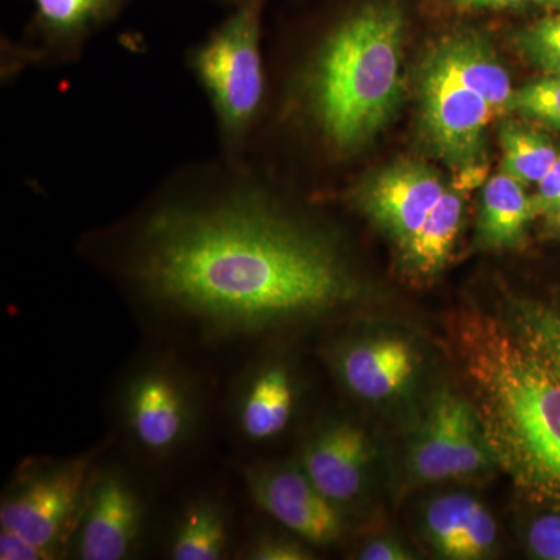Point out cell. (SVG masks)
<instances>
[{
	"mask_svg": "<svg viewBox=\"0 0 560 560\" xmlns=\"http://www.w3.org/2000/svg\"><path fill=\"white\" fill-rule=\"evenodd\" d=\"M77 254L178 348L245 345L364 290L334 231L291 208L253 161L221 154L83 232Z\"/></svg>",
	"mask_w": 560,
	"mask_h": 560,
	"instance_id": "cell-1",
	"label": "cell"
},
{
	"mask_svg": "<svg viewBox=\"0 0 560 560\" xmlns=\"http://www.w3.org/2000/svg\"><path fill=\"white\" fill-rule=\"evenodd\" d=\"M455 348L490 448L518 488L560 503V375L523 335L460 315Z\"/></svg>",
	"mask_w": 560,
	"mask_h": 560,
	"instance_id": "cell-2",
	"label": "cell"
},
{
	"mask_svg": "<svg viewBox=\"0 0 560 560\" xmlns=\"http://www.w3.org/2000/svg\"><path fill=\"white\" fill-rule=\"evenodd\" d=\"M401 0H359L327 25L290 86V109L337 156L388 121L400 95Z\"/></svg>",
	"mask_w": 560,
	"mask_h": 560,
	"instance_id": "cell-3",
	"label": "cell"
},
{
	"mask_svg": "<svg viewBox=\"0 0 560 560\" xmlns=\"http://www.w3.org/2000/svg\"><path fill=\"white\" fill-rule=\"evenodd\" d=\"M205 378L179 350H150L120 375L114 419L130 456L142 466L175 463L194 447L208 415Z\"/></svg>",
	"mask_w": 560,
	"mask_h": 560,
	"instance_id": "cell-4",
	"label": "cell"
},
{
	"mask_svg": "<svg viewBox=\"0 0 560 560\" xmlns=\"http://www.w3.org/2000/svg\"><path fill=\"white\" fill-rule=\"evenodd\" d=\"M268 0H234L219 25L186 54L187 69L205 92L220 154L248 160L264 116L268 84L261 36Z\"/></svg>",
	"mask_w": 560,
	"mask_h": 560,
	"instance_id": "cell-5",
	"label": "cell"
},
{
	"mask_svg": "<svg viewBox=\"0 0 560 560\" xmlns=\"http://www.w3.org/2000/svg\"><path fill=\"white\" fill-rule=\"evenodd\" d=\"M105 447L79 455L32 456L11 475L0 499V529L13 530L55 556L68 555L84 493Z\"/></svg>",
	"mask_w": 560,
	"mask_h": 560,
	"instance_id": "cell-6",
	"label": "cell"
},
{
	"mask_svg": "<svg viewBox=\"0 0 560 560\" xmlns=\"http://www.w3.org/2000/svg\"><path fill=\"white\" fill-rule=\"evenodd\" d=\"M151 495L138 471L103 459L92 469L68 555L80 560H130L151 522Z\"/></svg>",
	"mask_w": 560,
	"mask_h": 560,
	"instance_id": "cell-7",
	"label": "cell"
},
{
	"mask_svg": "<svg viewBox=\"0 0 560 560\" xmlns=\"http://www.w3.org/2000/svg\"><path fill=\"white\" fill-rule=\"evenodd\" d=\"M420 121L434 151L456 171L485 167L488 102L471 91L430 51L419 73Z\"/></svg>",
	"mask_w": 560,
	"mask_h": 560,
	"instance_id": "cell-8",
	"label": "cell"
},
{
	"mask_svg": "<svg viewBox=\"0 0 560 560\" xmlns=\"http://www.w3.org/2000/svg\"><path fill=\"white\" fill-rule=\"evenodd\" d=\"M33 11L20 43H2V79L28 68L73 65L88 43L124 13L131 0H28Z\"/></svg>",
	"mask_w": 560,
	"mask_h": 560,
	"instance_id": "cell-9",
	"label": "cell"
},
{
	"mask_svg": "<svg viewBox=\"0 0 560 560\" xmlns=\"http://www.w3.org/2000/svg\"><path fill=\"white\" fill-rule=\"evenodd\" d=\"M492 464L495 456L475 405L453 390H440L411 444L410 469L416 480H456Z\"/></svg>",
	"mask_w": 560,
	"mask_h": 560,
	"instance_id": "cell-10",
	"label": "cell"
},
{
	"mask_svg": "<svg viewBox=\"0 0 560 560\" xmlns=\"http://www.w3.org/2000/svg\"><path fill=\"white\" fill-rule=\"evenodd\" d=\"M237 470L253 503L283 529L319 547L341 539V508L313 485L300 464L241 460Z\"/></svg>",
	"mask_w": 560,
	"mask_h": 560,
	"instance_id": "cell-11",
	"label": "cell"
},
{
	"mask_svg": "<svg viewBox=\"0 0 560 560\" xmlns=\"http://www.w3.org/2000/svg\"><path fill=\"white\" fill-rule=\"evenodd\" d=\"M298 382L293 368L280 359H261L238 372L228 399V420L243 447L278 441L293 422Z\"/></svg>",
	"mask_w": 560,
	"mask_h": 560,
	"instance_id": "cell-12",
	"label": "cell"
},
{
	"mask_svg": "<svg viewBox=\"0 0 560 560\" xmlns=\"http://www.w3.org/2000/svg\"><path fill=\"white\" fill-rule=\"evenodd\" d=\"M444 191V184L433 168L422 162L404 161L363 180L350 198L368 219L404 246Z\"/></svg>",
	"mask_w": 560,
	"mask_h": 560,
	"instance_id": "cell-13",
	"label": "cell"
},
{
	"mask_svg": "<svg viewBox=\"0 0 560 560\" xmlns=\"http://www.w3.org/2000/svg\"><path fill=\"white\" fill-rule=\"evenodd\" d=\"M371 458L366 431L350 420L337 419L323 423L305 441L300 466L313 485L341 508L363 489Z\"/></svg>",
	"mask_w": 560,
	"mask_h": 560,
	"instance_id": "cell-14",
	"label": "cell"
},
{
	"mask_svg": "<svg viewBox=\"0 0 560 560\" xmlns=\"http://www.w3.org/2000/svg\"><path fill=\"white\" fill-rule=\"evenodd\" d=\"M334 366L353 396L382 400L399 393L410 382L416 355L410 342L401 338H368L335 350Z\"/></svg>",
	"mask_w": 560,
	"mask_h": 560,
	"instance_id": "cell-15",
	"label": "cell"
},
{
	"mask_svg": "<svg viewBox=\"0 0 560 560\" xmlns=\"http://www.w3.org/2000/svg\"><path fill=\"white\" fill-rule=\"evenodd\" d=\"M238 545L230 501L205 490L184 501L165 537V558L172 560L235 559Z\"/></svg>",
	"mask_w": 560,
	"mask_h": 560,
	"instance_id": "cell-16",
	"label": "cell"
},
{
	"mask_svg": "<svg viewBox=\"0 0 560 560\" xmlns=\"http://www.w3.org/2000/svg\"><path fill=\"white\" fill-rule=\"evenodd\" d=\"M423 523L431 547L445 559L485 558L499 537L495 518L466 493H448L431 501Z\"/></svg>",
	"mask_w": 560,
	"mask_h": 560,
	"instance_id": "cell-17",
	"label": "cell"
},
{
	"mask_svg": "<svg viewBox=\"0 0 560 560\" xmlns=\"http://www.w3.org/2000/svg\"><path fill=\"white\" fill-rule=\"evenodd\" d=\"M431 51L456 79L480 94L493 113L508 110L514 92L510 73L480 32L463 28L448 33Z\"/></svg>",
	"mask_w": 560,
	"mask_h": 560,
	"instance_id": "cell-18",
	"label": "cell"
},
{
	"mask_svg": "<svg viewBox=\"0 0 560 560\" xmlns=\"http://www.w3.org/2000/svg\"><path fill=\"white\" fill-rule=\"evenodd\" d=\"M534 215L525 184L500 172L482 189L478 241L490 249L517 248L525 242Z\"/></svg>",
	"mask_w": 560,
	"mask_h": 560,
	"instance_id": "cell-19",
	"label": "cell"
},
{
	"mask_svg": "<svg viewBox=\"0 0 560 560\" xmlns=\"http://www.w3.org/2000/svg\"><path fill=\"white\" fill-rule=\"evenodd\" d=\"M463 221V198L459 189H445L410 241L401 246L407 267L416 275L440 271L451 257Z\"/></svg>",
	"mask_w": 560,
	"mask_h": 560,
	"instance_id": "cell-20",
	"label": "cell"
},
{
	"mask_svg": "<svg viewBox=\"0 0 560 560\" xmlns=\"http://www.w3.org/2000/svg\"><path fill=\"white\" fill-rule=\"evenodd\" d=\"M500 145L503 150L501 172L525 186L540 183L560 156L558 147L545 132L517 121L501 125Z\"/></svg>",
	"mask_w": 560,
	"mask_h": 560,
	"instance_id": "cell-21",
	"label": "cell"
},
{
	"mask_svg": "<svg viewBox=\"0 0 560 560\" xmlns=\"http://www.w3.org/2000/svg\"><path fill=\"white\" fill-rule=\"evenodd\" d=\"M514 43L534 68L560 75V10L523 27Z\"/></svg>",
	"mask_w": 560,
	"mask_h": 560,
	"instance_id": "cell-22",
	"label": "cell"
},
{
	"mask_svg": "<svg viewBox=\"0 0 560 560\" xmlns=\"http://www.w3.org/2000/svg\"><path fill=\"white\" fill-rule=\"evenodd\" d=\"M508 113H517L560 130V75H548L514 90Z\"/></svg>",
	"mask_w": 560,
	"mask_h": 560,
	"instance_id": "cell-23",
	"label": "cell"
},
{
	"mask_svg": "<svg viewBox=\"0 0 560 560\" xmlns=\"http://www.w3.org/2000/svg\"><path fill=\"white\" fill-rule=\"evenodd\" d=\"M315 558L311 544L296 534L254 533L238 545L235 559L245 560H311Z\"/></svg>",
	"mask_w": 560,
	"mask_h": 560,
	"instance_id": "cell-24",
	"label": "cell"
},
{
	"mask_svg": "<svg viewBox=\"0 0 560 560\" xmlns=\"http://www.w3.org/2000/svg\"><path fill=\"white\" fill-rule=\"evenodd\" d=\"M522 335L534 346L560 375V312L551 308H525Z\"/></svg>",
	"mask_w": 560,
	"mask_h": 560,
	"instance_id": "cell-25",
	"label": "cell"
},
{
	"mask_svg": "<svg viewBox=\"0 0 560 560\" xmlns=\"http://www.w3.org/2000/svg\"><path fill=\"white\" fill-rule=\"evenodd\" d=\"M526 544L536 558L560 560V514H545L530 522Z\"/></svg>",
	"mask_w": 560,
	"mask_h": 560,
	"instance_id": "cell-26",
	"label": "cell"
},
{
	"mask_svg": "<svg viewBox=\"0 0 560 560\" xmlns=\"http://www.w3.org/2000/svg\"><path fill=\"white\" fill-rule=\"evenodd\" d=\"M0 559L54 560L55 556L13 530L0 529Z\"/></svg>",
	"mask_w": 560,
	"mask_h": 560,
	"instance_id": "cell-27",
	"label": "cell"
},
{
	"mask_svg": "<svg viewBox=\"0 0 560 560\" xmlns=\"http://www.w3.org/2000/svg\"><path fill=\"white\" fill-rule=\"evenodd\" d=\"M536 186V194L530 195L534 215L547 217L560 208V156L551 171Z\"/></svg>",
	"mask_w": 560,
	"mask_h": 560,
	"instance_id": "cell-28",
	"label": "cell"
},
{
	"mask_svg": "<svg viewBox=\"0 0 560 560\" xmlns=\"http://www.w3.org/2000/svg\"><path fill=\"white\" fill-rule=\"evenodd\" d=\"M410 558V552L401 547L400 541L393 539L372 540L360 552V559L363 560H405Z\"/></svg>",
	"mask_w": 560,
	"mask_h": 560,
	"instance_id": "cell-29",
	"label": "cell"
},
{
	"mask_svg": "<svg viewBox=\"0 0 560 560\" xmlns=\"http://www.w3.org/2000/svg\"><path fill=\"white\" fill-rule=\"evenodd\" d=\"M445 2L459 11H504L525 9L529 0H445Z\"/></svg>",
	"mask_w": 560,
	"mask_h": 560,
	"instance_id": "cell-30",
	"label": "cell"
},
{
	"mask_svg": "<svg viewBox=\"0 0 560 560\" xmlns=\"http://www.w3.org/2000/svg\"><path fill=\"white\" fill-rule=\"evenodd\" d=\"M544 219L547 220L548 231L560 237V208L555 210V212L548 213Z\"/></svg>",
	"mask_w": 560,
	"mask_h": 560,
	"instance_id": "cell-31",
	"label": "cell"
},
{
	"mask_svg": "<svg viewBox=\"0 0 560 560\" xmlns=\"http://www.w3.org/2000/svg\"><path fill=\"white\" fill-rule=\"evenodd\" d=\"M537 5L548 7V9L560 10V0H529Z\"/></svg>",
	"mask_w": 560,
	"mask_h": 560,
	"instance_id": "cell-32",
	"label": "cell"
},
{
	"mask_svg": "<svg viewBox=\"0 0 560 560\" xmlns=\"http://www.w3.org/2000/svg\"><path fill=\"white\" fill-rule=\"evenodd\" d=\"M215 2H220L223 3V5L230 7L231 3L234 2V0H215Z\"/></svg>",
	"mask_w": 560,
	"mask_h": 560,
	"instance_id": "cell-33",
	"label": "cell"
}]
</instances>
